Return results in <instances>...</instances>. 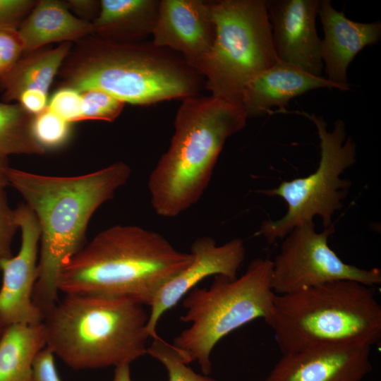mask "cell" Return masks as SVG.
Instances as JSON below:
<instances>
[{"label": "cell", "mask_w": 381, "mask_h": 381, "mask_svg": "<svg viewBox=\"0 0 381 381\" xmlns=\"http://www.w3.org/2000/svg\"><path fill=\"white\" fill-rule=\"evenodd\" d=\"M54 353L45 347L33 364L32 381H61L58 375Z\"/></svg>", "instance_id": "cell-30"}, {"label": "cell", "mask_w": 381, "mask_h": 381, "mask_svg": "<svg viewBox=\"0 0 381 381\" xmlns=\"http://www.w3.org/2000/svg\"><path fill=\"white\" fill-rule=\"evenodd\" d=\"M57 75L59 87L98 89L138 105L196 96L205 84L182 56L152 41L116 42L95 35L72 46Z\"/></svg>", "instance_id": "cell-2"}, {"label": "cell", "mask_w": 381, "mask_h": 381, "mask_svg": "<svg viewBox=\"0 0 381 381\" xmlns=\"http://www.w3.org/2000/svg\"><path fill=\"white\" fill-rule=\"evenodd\" d=\"M215 35L210 1L160 0L152 43L191 62L206 54Z\"/></svg>", "instance_id": "cell-15"}, {"label": "cell", "mask_w": 381, "mask_h": 381, "mask_svg": "<svg viewBox=\"0 0 381 381\" xmlns=\"http://www.w3.org/2000/svg\"><path fill=\"white\" fill-rule=\"evenodd\" d=\"M18 229L16 209L10 207L4 193L0 195V262L12 256L11 243Z\"/></svg>", "instance_id": "cell-27"}, {"label": "cell", "mask_w": 381, "mask_h": 381, "mask_svg": "<svg viewBox=\"0 0 381 381\" xmlns=\"http://www.w3.org/2000/svg\"><path fill=\"white\" fill-rule=\"evenodd\" d=\"M160 0H102L93 35L116 42H138L152 36Z\"/></svg>", "instance_id": "cell-19"}, {"label": "cell", "mask_w": 381, "mask_h": 381, "mask_svg": "<svg viewBox=\"0 0 381 381\" xmlns=\"http://www.w3.org/2000/svg\"><path fill=\"white\" fill-rule=\"evenodd\" d=\"M147 354L158 360L166 368L168 381H217L208 376L196 373L184 361L178 350L159 336L152 339Z\"/></svg>", "instance_id": "cell-23"}, {"label": "cell", "mask_w": 381, "mask_h": 381, "mask_svg": "<svg viewBox=\"0 0 381 381\" xmlns=\"http://www.w3.org/2000/svg\"><path fill=\"white\" fill-rule=\"evenodd\" d=\"M34 116L19 103L0 101V156L46 152L32 132Z\"/></svg>", "instance_id": "cell-22"}, {"label": "cell", "mask_w": 381, "mask_h": 381, "mask_svg": "<svg viewBox=\"0 0 381 381\" xmlns=\"http://www.w3.org/2000/svg\"><path fill=\"white\" fill-rule=\"evenodd\" d=\"M131 363H122L115 367L113 381H132L131 377Z\"/></svg>", "instance_id": "cell-33"}, {"label": "cell", "mask_w": 381, "mask_h": 381, "mask_svg": "<svg viewBox=\"0 0 381 381\" xmlns=\"http://www.w3.org/2000/svg\"><path fill=\"white\" fill-rule=\"evenodd\" d=\"M311 121L320 139V159L316 171L308 176L282 182L277 187L262 191L279 196L287 205L286 214L277 220L264 221L256 234L269 243L284 238L294 228L313 222L319 217L325 228L332 225L334 214L342 206L351 185L342 174L356 162V145L346 138L345 123L337 119L332 130L321 116L296 111Z\"/></svg>", "instance_id": "cell-9"}, {"label": "cell", "mask_w": 381, "mask_h": 381, "mask_svg": "<svg viewBox=\"0 0 381 381\" xmlns=\"http://www.w3.org/2000/svg\"><path fill=\"white\" fill-rule=\"evenodd\" d=\"M71 124L47 109L34 116L32 127L37 142L47 151L58 149L68 142Z\"/></svg>", "instance_id": "cell-24"}, {"label": "cell", "mask_w": 381, "mask_h": 381, "mask_svg": "<svg viewBox=\"0 0 381 381\" xmlns=\"http://www.w3.org/2000/svg\"><path fill=\"white\" fill-rule=\"evenodd\" d=\"M9 167L7 157L0 156V195L5 193V188L9 186L8 179V170Z\"/></svg>", "instance_id": "cell-32"}, {"label": "cell", "mask_w": 381, "mask_h": 381, "mask_svg": "<svg viewBox=\"0 0 381 381\" xmlns=\"http://www.w3.org/2000/svg\"><path fill=\"white\" fill-rule=\"evenodd\" d=\"M333 224L321 232L314 222L294 228L272 260V288L282 295L337 280H352L373 286L381 284V271L344 262L328 244Z\"/></svg>", "instance_id": "cell-10"}, {"label": "cell", "mask_w": 381, "mask_h": 381, "mask_svg": "<svg viewBox=\"0 0 381 381\" xmlns=\"http://www.w3.org/2000/svg\"><path fill=\"white\" fill-rule=\"evenodd\" d=\"M16 212L21 244L16 255L0 262V317L7 325H37L44 320L32 301L38 275L40 230L35 214L26 204L20 205Z\"/></svg>", "instance_id": "cell-11"}, {"label": "cell", "mask_w": 381, "mask_h": 381, "mask_svg": "<svg viewBox=\"0 0 381 381\" xmlns=\"http://www.w3.org/2000/svg\"><path fill=\"white\" fill-rule=\"evenodd\" d=\"M192 260L157 292L150 307L147 326L150 337H159L157 327L165 312L175 306L190 290L210 276L234 279L244 261L246 248L240 238L218 246L210 236L195 239L190 248Z\"/></svg>", "instance_id": "cell-12"}, {"label": "cell", "mask_w": 381, "mask_h": 381, "mask_svg": "<svg viewBox=\"0 0 381 381\" xmlns=\"http://www.w3.org/2000/svg\"><path fill=\"white\" fill-rule=\"evenodd\" d=\"M8 325L4 322V321L2 320V318L0 317V339L1 338L2 335L4 334L6 327Z\"/></svg>", "instance_id": "cell-34"}, {"label": "cell", "mask_w": 381, "mask_h": 381, "mask_svg": "<svg viewBox=\"0 0 381 381\" xmlns=\"http://www.w3.org/2000/svg\"><path fill=\"white\" fill-rule=\"evenodd\" d=\"M45 347L42 322L8 325L0 339V381H32L35 360Z\"/></svg>", "instance_id": "cell-21"}, {"label": "cell", "mask_w": 381, "mask_h": 381, "mask_svg": "<svg viewBox=\"0 0 381 381\" xmlns=\"http://www.w3.org/2000/svg\"><path fill=\"white\" fill-rule=\"evenodd\" d=\"M144 306L123 297L65 294L44 317L46 347L74 370L131 363L147 354Z\"/></svg>", "instance_id": "cell-5"}, {"label": "cell", "mask_w": 381, "mask_h": 381, "mask_svg": "<svg viewBox=\"0 0 381 381\" xmlns=\"http://www.w3.org/2000/svg\"><path fill=\"white\" fill-rule=\"evenodd\" d=\"M23 53L18 30H0V77L15 64Z\"/></svg>", "instance_id": "cell-29"}, {"label": "cell", "mask_w": 381, "mask_h": 381, "mask_svg": "<svg viewBox=\"0 0 381 381\" xmlns=\"http://www.w3.org/2000/svg\"><path fill=\"white\" fill-rule=\"evenodd\" d=\"M215 25L210 50L191 62L211 95L241 105L246 86L279 60L266 0L210 1Z\"/></svg>", "instance_id": "cell-8"}, {"label": "cell", "mask_w": 381, "mask_h": 381, "mask_svg": "<svg viewBox=\"0 0 381 381\" xmlns=\"http://www.w3.org/2000/svg\"><path fill=\"white\" fill-rule=\"evenodd\" d=\"M265 322L282 353L322 344L372 346L381 339V307L375 290L352 280L276 294Z\"/></svg>", "instance_id": "cell-6"}, {"label": "cell", "mask_w": 381, "mask_h": 381, "mask_svg": "<svg viewBox=\"0 0 381 381\" xmlns=\"http://www.w3.org/2000/svg\"><path fill=\"white\" fill-rule=\"evenodd\" d=\"M370 351L365 344H331L282 353L259 381H361L373 368Z\"/></svg>", "instance_id": "cell-14"}, {"label": "cell", "mask_w": 381, "mask_h": 381, "mask_svg": "<svg viewBox=\"0 0 381 381\" xmlns=\"http://www.w3.org/2000/svg\"><path fill=\"white\" fill-rule=\"evenodd\" d=\"M131 173L123 162L74 176H47L9 167V186L23 196L40 226L38 275L32 301L44 317L59 300L61 271L85 246L91 217L127 182Z\"/></svg>", "instance_id": "cell-1"}, {"label": "cell", "mask_w": 381, "mask_h": 381, "mask_svg": "<svg viewBox=\"0 0 381 381\" xmlns=\"http://www.w3.org/2000/svg\"><path fill=\"white\" fill-rule=\"evenodd\" d=\"M247 119L241 105L212 95L183 99L170 145L148 179L157 214L174 217L198 202L226 140L242 130Z\"/></svg>", "instance_id": "cell-4"}, {"label": "cell", "mask_w": 381, "mask_h": 381, "mask_svg": "<svg viewBox=\"0 0 381 381\" xmlns=\"http://www.w3.org/2000/svg\"><path fill=\"white\" fill-rule=\"evenodd\" d=\"M318 16L324 31L321 53L325 78L341 90H349L348 67L358 52L380 40L381 22L350 20L344 12L337 11L329 0L320 1Z\"/></svg>", "instance_id": "cell-16"}, {"label": "cell", "mask_w": 381, "mask_h": 381, "mask_svg": "<svg viewBox=\"0 0 381 381\" xmlns=\"http://www.w3.org/2000/svg\"><path fill=\"white\" fill-rule=\"evenodd\" d=\"M319 88L341 90L325 77L315 76L278 61L250 82L243 91L241 105L248 119L263 116L270 114L273 107L279 108L277 112L285 110L293 98Z\"/></svg>", "instance_id": "cell-17"}, {"label": "cell", "mask_w": 381, "mask_h": 381, "mask_svg": "<svg viewBox=\"0 0 381 381\" xmlns=\"http://www.w3.org/2000/svg\"><path fill=\"white\" fill-rule=\"evenodd\" d=\"M279 61L322 76L321 39L316 28L320 0H266Z\"/></svg>", "instance_id": "cell-13"}, {"label": "cell", "mask_w": 381, "mask_h": 381, "mask_svg": "<svg viewBox=\"0 0 381 381\" xmlns=\"http://www.w3.org/2000/svg\"><path fill=\"white\" fill-rule=\"evenodd\" d=\"M192 260L160 234L115 225L97 234L63 267L59 291L134 300L150 306L159 289Z\"/></svg>", "instance_id": "cell-3"}, {"label": "cell", "mask_w": 381, "mask_h": 381, "mask_svg": "<svg viewBox=\"0 0 381 381\" xmlns=\"http://www.w3.org/2000/svg\"><path fill=\"white\" fill-rule=\"evenodd\" d=\"M18 32L24 52L53 42H77L93 35L92 23L73 15L66 1L40 0L23 21Z\"/></svg>", "instance_id": "cell-18"}, {"label": "cell", "mask_w": 381, "mask_h": 381, "mask_svg": "<svg viewBox=\"0 0 381 381\" xmlns=\"http://www.w3.org/2000/svg\"><path fill=\"white\" fill-rule=\"evenodd\" d=\"M37 2L35 0H0V30H18Z\"/></svg>", "instance_id": "cell-28"}, {"label": "cell", "mask_w": 381, "mask_h": 381, "mask_svg": "<svg viewBox=\"0 0 381 381\" xmlns=\"http://www.w3.org/2000/svg\"><path fill=\"white\" fill-rule=\"evenodd\" d=\"M73 43L63 42L52 49L44 47L24 52L15 64L0 77L4 102L18 100L28 91L49 92L54 77L68 54Z\"/></svg>", "instance_id": "cell-20"}, {"label": "cell", "mask_w": 381, "mask_h": 381, "mask_svg": "<svg viewBox=\"0 0 381 381\" xmlns=\"http://www.w3.org/2000/svg\"><path fill=\"white\" fill-rule=\"evenodd\" d=\"M82 121H114L121 113L126 103L98 89L81 92Z\"/></svg>", "instance_id": "cell-25"}, {"label": "cell", "mask_w": 381, "mask_h": 381, "mask_svg": "<svg viewBox=\"0 0 381 381\" xmlns=\"http://www.w3.org/2000/svg\"><path fill=\"white\" fill-rule=\"evenodd\" d=\"M47 109L71 123L80 121L81 93L70 87H59L49 99Z\"/></svg>", "instance_id": "cell-26"}, {"label": "cell", "mask_w": 381, "mask_h": 381, "mask_svg": "<svg viewBox=\"0 0 381 381\" xmlns=\"http://www.w3.org/2000/svg\"><path fill=\"white\" fill-rule=\"evenodd\" d=\"M272 260L255 258L239 277L214 276L209 288L195 286L183 300L181 322L189 327L171 344L188 364L197 361L205 375L211 372L210 355L217 344L235 329L270 315L275 294Z\"/></svg>", "instance_id": "cell-7"}, {"label": "cell", "mask_w": 381, "mask_h": 381, "mask_svg": "<svg viewBox=\"0 0 381 381\" xmlns=\"http://www.w3.org/2000/svg\"><path fill=\"white\" fill-rule=\"evenodd\" d=\"M66 3L69 11L78 16V18L92 23L100 10V1L68 0Z\"/></svg>", "instance_id": "cell-31"}]
</instances>
